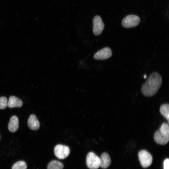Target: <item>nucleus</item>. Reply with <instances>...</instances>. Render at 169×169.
Returning a JSON list of instances; mask_svg holds the SVG:
<instances>
[{
    "label": "nucleus",
    "instance_id": "nucleus-3",
    "mask_svg": "<svg viewBox=\"0 0 169 169\" xmlns=\"http://www.w3.org/2000/svg\"><path fill=\"white\" fill-rule=\"evenodd\" d=\"M86 163L90 169H97L100 166V158L94 152H90L87 155Z\"/></svg>",
    "mask_w": 169,
    "mask_h": 169
},
{
    "label": "nucleus",
    "instance_id": "nucleus-10",
    "mask_svg": "<svg viewBox=\"0 0 169 169\" xmlns=\"http://www.w3.org/2000/svg\"><path fill=\"white\" fill-rule=\"evenodd\" d=\"M18 127V118L16 115H13L10 119L8 126V129L11 132L14 133L17 131Z\"/></svg>",
    "mask_w": 169,
    "mask_h": 169
},
{
    "label": "nucleus",
    "instance_id": "nucleus-1",
    "mask_svg": "<svg viewBox=\"0 0 169 169\" xmlns=\"http://www.w3.org/2000/svg\"><path fill=\"white\" fill-rule=\"evenodd\" d=\"M162 82L161 75L157 72H153L142 85L141 88L142 94L148 97L155 95L160 88Z\"/></svg>",
    "mask_w": 169,
    "mask_h": 169
},
{
    "label": "nucleus",
    "instance_id": "nucleus-4",
    "mask_svg": "<svg viewBox=\"0 0 169 169\" xmlns=\"http://www.w3.org/2000/svg\"><path fill=\"white\" fill-rule=\"evenodd\" d=\"M139 161L141 166L147 168L151 164L152 157L151 155L145 150L140 151L138 154Z\"/></svg>",
    "mask_w": 169,
    "mask_h": 169
},
{
    "label": "nucleus",
    "instance_id": "nucleus-2",
    "mask_svg": "<svg viewBox=\"0 0 169 169\" xmlns=\"http://www.w3.org/2000/svg\"><path fill=\"white\" fill-rule=\"evenodd\" d=\"M155 141L160 145L167 143L169 140V127L168 124L163 123L160 128L155 133L154 136Z\"/></svg>",
    "mask_w": 169,
    "mask_h": 169
},
{
    "label": "nucleus",
    "instance_id": "nucleus-18",
    "mask_svg": "<svg viewBox=\"0 0 169 169\" xmlns=\"http://www.w3.org/2000/svg\"><path fill=\"white\" fill-rule=\"evenodd\" d=\"M146 77H147V76L145 74V75H144V79L146 78Z\"/></svg>",
    "mask_w": 169,
    "mask_h": 169
},
{
    "label": "nucleus",
    "instance_id": "nucleus-15",
    "mask_svg": "<svg viewBox=\"0 0 169 169\" xmlns=\"http://www.w3.org/2000/svg\"><path fill=\"white\" fill-rule=\"evenodd\" d=\"M27 166L25 162L23 161H19L13 166L12 169H26Z\"/></svg>",
    "mask_w": 169,
    "mask_h": 169
},
{
    "label": "nucleus",
    "instance_id": "nucleus-13",
    "mask_svg": "<svg viewBox=\"0 0 169 169\" xmlns=\"http://www.w3.org/2000/svg\"><path fill=\"white\" fill-rule=\"evenodd\" d=\"M169 105L167 104H165L162 105L160 107V111L161 114L168 121V123L169 122Z\"/></svg>",
    "mask_w": 169,
    "mask_h": 169
},
{
    "label": "nucleus",
    "instance_id": "nucleus-5",
    "mask_svg": "<svg viewBox=\"0 0 169 169\" xmlns=\"http://www.w3.org/2000/svg\"><path fill=\"white\" fill-rule=\"evenodd\" d=\"M140 22V18L138 16L129 15L123 18L122 22V25L125 28H132L137 26Z\"/></svg>",
    "mask_w": 169,
    "mask_h": 169
},
{
    "label": "nucleus",
    "instance_id": "nucleus-19",
    "mask_svg": "<svg viewBox=\"0 0 169 169\" xmlns=\"http://www.w3.org/2000/svg\"></svg>",
    "mask_w": 169,
    "mask_h": 169
},
{
    "label": "nucleus",
    "instance_id": "nucleus-8",
    "mask_svg": "<svg viewBox=\"0 0 169 169\" xmlns=\"http://www.w3.org/2000/svg\"><path fill=\"white\" fill-rule=\"evenodd\" d=\"M112 55L111 49L109 47H105L97 52L94 54V57L96 59L103 60L109 58Z\"/></svg>",
    "mask_w": 169,
    "mask_h": 169
},
{
    "label": "nucleus",
    "instance_id": "nucleus-6",
    "mask_svg": "<svg viewBox=\"0 0 169 169\" xmlns=\"http://www.w3.org/2000/svg\"><path fill=\"white\" fill-rule=\"evenodd\" d=\"M54 152L55 156L58 158L63 159L69 155L70 150L69 147L67 146L58 144L54 147Z\"/></svg>",
    "mask_w": 169,
    "mask_h": 169
},
{
    "label": "nucleus",
    "instance_id": "nucleus-7",
    "mask_svg": "<svg viewBox=\"0 0 169 169\" xmlns=\"http://www.w3.org/2000/svg\"><path fill=\"white\" fill-rule=\"evenodd\" d=\"M93 30L95 35H100L104 28V24L101 17L98 15L95 16L93 19Z\"/></svg>",
    "mask_w": 169,
    "mask_h": 169
},
{
    "label": "nucleus",
    "instance_id": "nucleus-11",
    "mask_svg": "<svg viewBox=\"0 0 169 169\" xmlns=\"http://www.w3.org/2000/svg\"><path fill=\"white\" fill-rule=\"evenodd\" d=\"M111 163V159L109 154L106 152L103 153L100 158V166L103 169L107 168Z\"/></svg>",
    "mask_w": 169,
    "mask_h": 169
},
{
    "label": "nucleus",
    "instance_id": "nucleus-9",
    "mask_svg": "<svg viewBox=\"0 0 169 169\" xmlns=\"http://www.w3.org/2000/svg\"><path fill=\"white\" fill-rule=\"evenodd\" d=\"M28 125L29 128L33 130L36 131L39 128L40 123L35 115H30L28 120Z\"/></svg>",
    "mask_w": 169,
    "mask_h": 169
},
{
    "label": "nucleus",
    "instance_id": "nucleus-14",
    "mask_svg": "<svg viewBox=\"0 0 169 169\" xmlns=\"http://www.w3.org/2000/svg\"><path fill=\"white\" fill-rule=\"evenodd\" d=\"M64 165L61 162L56 160H53L48 164L47 169H62Z\"/></svg>",
    "mask_w": 169,
    "mask_h": 169
},
{
    "label": "nucleus",
    "instance_id": "nucleus-16",
    "mask_svg": "<svg viewBox=\"0 0 169 169\" xmlns=\"http://www.w3.org/2000/svg\"><path fill=\"white\" fill-rule=\"evenodd\" d=\"M7 98L4 96L0 97V109H4L8 106Z\"/></svg>",
    "mask_w": 169,
    "mask_h": 169
},
{
    "label": "nucleus",
    "instance_id": "nucleus-12",
    "mask_svg": "<svg viewBox=\"0 0 169 169\" xmlns=\"http://www.w3.org/2000/svg\"><path fill=\"white\" fill-rule=\"evenodd\" d=\"M23 104L22 100L14 96H10L8 102V106L10 108L20 107Z\"/></svg>",
    "mask_w": 169,
    "mask_h": 169
},
{
    "label": "nucleus",
    "instance_id": "nucleus-17",
    "mask_svg": "<svg viewBox=\"0 0 169 169\" xmlns=\"http://www.w3.org/2000/svg\"><path fill=\"white\" fill-rule=\"evenodd\" d=\"M164 169H169V160L168 158L166 159L163 162Z\"/></svg>",
    "mask_w": 169,
    "mask_h": 169
}]
</instances>
